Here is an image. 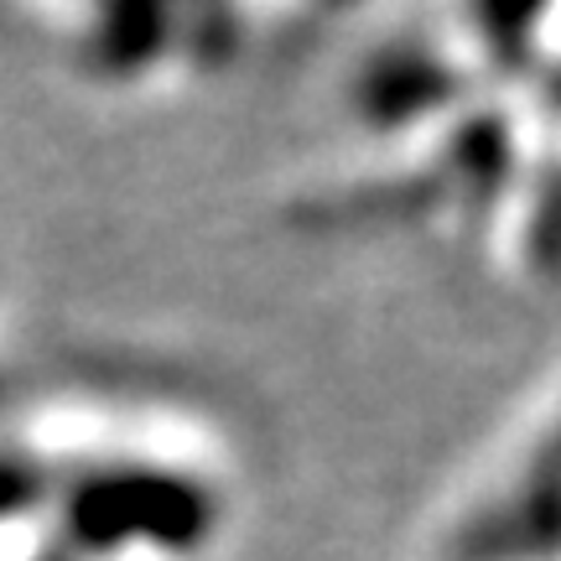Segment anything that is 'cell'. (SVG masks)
<instances>
[{
  "instance_id": "1",
  "label": "cell",
  "mask_w": 561,
  "mask_h": 561,
  "mask_svg": "<svg viewBox=\"0 0 561 561\" xmlns=\"http://www.w3.org/2000/svg\"><path fill=\"white\" fill-rule=\"evenodd\" d=\"M468 561H536L561 551V453L536 462V473L510 494L504 510L468 536Z\"/></svg>"
},
{
  "instance_id": "2",
  "label": "cell",
  "mask_w": 561,
  "mask_h": 561,
  "mask_svg": "<svg viewBox=\"0 0 561 561\" xmlns=\"http://www.w3.org/2000/svg\"><path fill=\"white\" fill-rule=\"evenodd\" d=\"M458 94V79L426 53H405L375 68V79L364 83V110L375 121H421L437 104Z\"/></svg>"
}]
</instances>
